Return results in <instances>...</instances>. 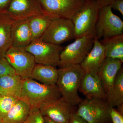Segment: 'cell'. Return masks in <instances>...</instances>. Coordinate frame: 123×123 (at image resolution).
<instances>
[{"instance_id": "8992f818", "label": "cell", "mask_w": 123, "mask_h": 123, "mask_svg": "<svg viewBox=\"0 0 123 123\" xmlns=\"http://www.w3.org/2000/svg\"><path fill=\"white\" fill-rule=\"evenodd\" d=\"M112 10L111 5L100 8L95 30V37L98 40L123 34V21Z\"/></svg>"}, {"instance_id": "3957f363", "label": "cell", "mask_w": 123, "mask_h": 123, "mask_svg": "<svg viewBox=\"0 0 123 123\" xmlns=\"http://www.w3.org/2000/svg\"><path fill=\"white\" fill-rule=\"evenodd\" d=\"M95 38L94 34H92L75 39L62 51L58 66L63 68L80 65L92 49Z\"/></svg>"}, {"instance_id": "836d02e7", "label": "cell", "mask_w": 123, "mask_h": 123, "mask_svg": "<svg viewBox=\"0 0 123 123\" xmlns=\"http://www.w3.org/2000/svg\"><path fill=\"white\" fill-rule=\"evenodd\" d=\"M0 123H3L2 119L1 117H0Z\"/></svg>"}, {"instance_id": "8fae6325", "label": "cell", "mask_w": 123, "mask_h": 123, "mask_svg": "<svg viewBox=\"0 0 123 123\" xmlns=\"http://www.w3.org/2000/svg\"><path fill=\"white\" fill-rule=\"evenodd\" d=\"M39 109L43 116L61 123H68L71 114L76 111L75 106L62 97L43 103Z\"/></svg>"}, {"instance_id": "277c9868", "label": "cell", "mask_w": 123, "mask_h": 123, "mask_svg": "<svg viewBox=\"0 0 123 123\" xmlns=\"http://www.w3.org/2000/svg\"><path fill=\"white\" fill-rule=\"evenodd\" d=\"M78 106L76 114L89 123H111V108L106 99L86 98Z\"/></svg>"}, {"instance_id": "d6986e66", "label": "cell", "mask_w": 123, "mask_h": 123, "mask_svg": "<svg viewBox=\"0 0 123 123\" xmlns=\"http://www.w3.org/2000/svg\"><path fill=\"white\" fill-rule=\"evenodd\" d=\"M24 80L15 74L0 77V95L13 96L19 98Z\"/></svg>"}, {"instance_id": "ffe728a7", "label": "cell", "mask_w": 123, "mask_h": 123, "mask_svg": "<svg viewBox=\"0 0 123 123\" xmlns=\"http://www.w3.org/2000/svg\"><path fill=\"white\" fill-rule=\"evenodd\" d=\"M106 57L120 60L123 62V34L103 39Z\"/></svg>"}, {"instance_id": "ac0fdd59", "label": "cell", "mask_w": 123, "mask_h": 123, "mask_svg": "<svg viewBox=\"0 0 123 123\" xmlns=\"http://www.w3.org/2000/svg\"><path fill=\"white\" fill-rule=\"evenodd\" d=\"M58 77V69L50 65L36 64L30 78L45 85H56Z\"/></svg>"}, {"instance_id": "5b68a950", "label": "cell", "mask_w": 123, "mask_h": 123, "mask_svg": "<svg viewBox=\"0 0 123 123\" xmlns=\"http://www.w3.org/2000/svg\"><path fill=\"white\" fill-rule=\"evenodd\" d=\"M100 8L97 0L86 1L74 16L72 20L74 26L75 39L90 34H95Z\"/></svg>"}, {"instance_id": "9c48e42d", "label": "cell", "mask_w": 123, "mask_h": 123, "mask_svg": "<svg viewBox=\"0 0 123 123\" xmlns=\"http://www.w3.org/2000/svg\"><path fill=\"white\" fill-rule=\"evenodd\" d=\"M63 47L41 41L31 42L25 49L33 55L36 64L56 67L60 62V55Z\"/></svg>"}, {"instance_id": "d6a6232c", "label": "cell", "mask_w": 123, "mask_h": 123, "mask_svg": "<svg viewBox=\"0 0 123 123\" xmlns=\"http://www.w3.org/2000/svg\"><path fill=\"white\" fill-rule=\"evenodd\" d=\"M117 110H116L120 113L123 115V104L117 107Z\"/></svg>"}, {"instance_id": "cb8c5ba5", "label": "cell", "mask_w": 123, "mask_h": 123, "mask_svg": "<svg viewBox=\"0 0 123 123\" xmlns=\"http://www.w3.org/2000/svg\"><path fill=\"white\" fill-rule=\"evenodd\" d=\"M19 99L13 96L0 95V117L4 118Z\"/></svg>"}, {"instance_id": "e0dca14e", "label": "cell", "mask_w": 123, "mask_h": 123, "mask_svg": "<svg viewBox=\"0 0 123 123\" xmlns=\"http://www.w3.org/2000/svg\"><path fill=\"white\" fill-rule=\"evenodd\" d=\"M14 21L7 11L0 12V58L5 57L12 46L11 28Z\"/></svg>"}, {"instance_id": "7a4b0ae2", "label": "cell", "mask_w": 123, "mask_h": 123, "mask_svg": "<svg viewBox=\"0 0 123 123\" xmlns=\"http://www.w3.org/2000/svg\"><path fill=\"white\" fill-rule=\"evenodd\" d=\"M57 85H45L30 78L24 80L19 99L31 107H38L45 102L61 98Z\"/></svg>"}, {"instance_id": "44dd1931", "label": "cell", "mask_w": 123, "mask_h": 123, "mask_svg": "<svg viewBox=\"0 0 123 123\" xmlns=\"http://www.w3.org/2000/svg\"><path fill=\"white\" fill-rule=\"evenodd\" d=\"M28 19L32 34L33 42L41 37L55 18L47 13L35 15Z\"/></svg>"}, {"instance_id": "6da1fadb", "label": "cell", "mask_w": 123, "mask_h": 123, "mask_svg": "<svg viewBox=\"0 0 123 123\" xmlns=\"http://www.w3.org/2000/svg\"><path fill=\"white\" fill-rule=\"evenodd\" d=\"M56 85L61 97L73 106H78L82 99L78 94L84 73L80 65H75L58 69Z\"/></svg>"}, {"instance_id": "4dcf8cb0", "label": "cell", "mask_w": 123, "mask_h": 123, "mask_svg": "<svg viewBox=\"0 0 123 123\" xmlns=\"http://www.w3.org/2000/svg\"><path fill=\"white\" fill-rule=\"evenodd\" d=\"M99 6L101 7L111 5L115 0H97Z\"/></svg>"}, {"instance_id": "484cf974", "label": "cell", "mask_w": 123, "mask_h": 123, "mask_svg": "<svg viewBox=\"0 0 123 123\" xmlns=\"http://www.w3.org/2000/svg\"><path fill=\"white\" fill-rule=\"evenodd\" d=\"M16 74L15 71L5 57L0 58V77Z\"/></svg>"}, {"instance_id": "83f0119b", "label": "cell", "mask_w": 123, "mask_h": 123, "mask_svg": "<svg viewBox=\"0 0 123 123\" xmlns=\"http://www.w3.org/2000/svg\"><path fill=\"white\" fill-rule=\"evenodd\" d=\"M75 111L71 114L68 123H89L85 119L77 114Z\"/></svg>"}, {"instance_id": "9a60e30c", "label": "cell", "mask_w": 123, "mask_h": 123, "mask_svg": "<svg viewBox=\"0 0 123 123\" xmlns=\"http://www.w3.org/2000/svg\"><path fill=\"white\" fill-rule=\"evenodd\" d=\"M79 91L88 98L107 100L101 80L97 74L85 73L82 79Z\"/></svg>"}, {"instance_id": "f1b7e54d", "label": "cell", "mask_w": 123, "mask_h": 123, "mask_svg": "<svg viewBox=\"0 0 123 123\" xmlns=\"http://www.w3.org/2000/svg\"><path fill=\"white\" fill-rule=\"evenodd\" d=\"M111 6L112 9L118 11L123 16V0H115Z\"/></svg>"}, {"instance_id": "e575fe53", "label": "cell", "mask_w": 123, "mask_h": 123, "mask_svg": "<svg viewBox=\"0 0 123 123\" xmlns=\"http://www.w3.org/2000/svg\"><path fill=\"white\" fill-rule=\"evenodd\" d=\"M85 0L88 1V0Z\"/></svg>"}, {"instance_id": "1f68e13d", "label": "cell", "mask_w": 123, "mask_h": 123, "mask_svg": "<svg viewBox=\"0 0 123 123\" xmlns=\"http://www.w3.org/2000/svg\"><path fill=\"white\" fill-rule=\"evenodd\" d=\"M44 123H61L56 122L46 117H43Z\"/></svg>"}, {"instance_id": "7402d4cb", "label": "cell", "mask_w": 123, "mask_h": 123, "mask_svg": "<svg viewBox=\"0 0 123 123\" xmlns=\"http://www.w3.org/2000/svg\"><path fill=\"white\" fill-rule=\"evenodd\" d=\"M30 109L29 104L19 99L2 119L3 123H23L28 116Z\"/></svg>"}, {"instance_id": "ba28073f", "label": "cell", "mask_w": 123, "mask_h": 123, "mask_svg": "<svg viewBox=\"0 0 123 123\" xmlns=\"http://www.w3.org/2000/svg\"><path fill=\"white\" fill-rule=\"evenodd\" d=\"M5 57L16 75L23 80L30 78L36 63L34 56L25 48L12 46L6 53Z\"/></svg>"}, {"instance_id": "30bf717a", "label": "cell", "mask_w": 123, "mask_h": 123, "mask_svg": "<svg viewBox=\"0 0 123 123\" xmlns=\"http://www.w3.org/2000/svg\"><path fill=\"white\" fill-rule=\"evenodd\" d=\"M47 13L54 18L72 20L81 8L86 1L85 0H38Z\"/></svg>"}, {"instance_id": "2e32d148", "label": "cell", "mask_w": 123, "mask_h": 123, "mask_svg": "<svg viewBox=\"0 0 123 123\" xmlns=\"http://www.w3.org/2000/svg\"><path fill=\"white\" fill-rule=\"evenodd\" d=\"M12 46L25 48L32 42V34L29 20H14L11 25Z\"/></svg>"}, {"instance_id": "52a82bcc", "label": "cell", "mask_w": 123, "mask_h": 123, "mask_svg": "<svg viewBox=\"0 0 123 123\" xmlns=\"http://www.w3.org/2000/svg\"><path fill=\"white\" fill-rule=\"evenodd\" d=\"M74 38L75 31L72 20L59 18L52 20L39 39L46 43L61 45Z\"/></svg>"}, {"instance_id": "4316f807", "label": "cell", "mask_w": 123, "mask_h": 123, "mask_svg": "<svg viewBox=\"0 0 123 123\" xmlns=\"http://www.w3.org/2000/svg\"><path fill=\"white\" fill-rule=\"evenodd\" d=\"M111 117L112 123H123V115L120 113L115 108H111Z\"/></svg>"}, {"instance_id": "603a6c76", "label": "cell", "mask_w": 123, "mask_h": 123, "mask_svg": "<svg viewBox=\"0 0 123 123\" xmlns=\"http://www.w3.org/2000/svg\"><path fill=\"white\" fill-rule=\"evenodd\" d=\"M111 108L123 104V69L119 70L115 79L111 98L108 103Z\"/></svg>"}, {"instance_id": "f546056e", "label": "cell", "mask_w": 123, "mask_h": 123, "mask_svg": "<svg viewBox=\"0 0 123 123\" xmlns=\"http://www.w3.org/2000/svg\"><path fill=\"white\" fill-rule=\"evenodd\" d=\"M12 0H0V12L7 11Z\"/></svg>"}, {"instance_id": "7c38bea8", "label": "cell", "mask_w": 123, "mask_h": 123, "mask_svg": "<svg viewBox=\"0 0 123 123\" xmlns=\"http://www.w3.org/2000/svg\"><path fill=\"white\" fill-rule=\"evenodd\" d=\"M7 11L14 20L27 19L35 15L47 13L38 0H12Z\"/></svg>"}, {"instance_id": "5bb4252c", "label": "cell", "mask_w": 123, "mask_h": 123, "mask_svg": "<svg viewBox=\"0 0 123 123\" xmlns=\"http://www.w3.org/2000/svg\"><path fill=\"white\" fill-rule=\"evenodd\" d=\"M106 57L103 45L95 37L92 49L80 65L85 73L97 74Z\"/></svg>"}, {"instance_id": "d4e9b609", "label": "cell", "mask_w": 123, "mask_h": 123, "mask_svg": "<svg viewBox=\"0 0 123 123\" xmlns=\"http://www.w3.org/2000/svg\"><path fill=\"white\" fill-rule=\"evenodd\" d=\"M22 123H44L43 116L39 108L31 107L28 116Z\"/></svg>"}, {"instance_id": "4fadbf2b", "label": "cell", "mask_w": 123, "mask_h": 123, "mask_svg": "<svg viewBox=\"0 0 123 123\" xmlns=\"http://www.w3.org/2000/svg\"><path fill=\"white\" fill-rule=\"evenodd\" d=\"M123 63L119 60L106 57L97 73L108 103L111 98L115 79Z\"/></svg>"}]
</instances>
